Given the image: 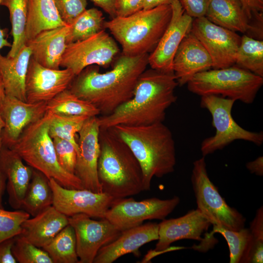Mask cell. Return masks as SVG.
Here are the masks:
<instances>
[{
  "label": "cell",
  "mask_w": 263,
  "mask_h": 263,
  "mask_svg": "<svg viewBox=\"0 0 263 263\" xmlns=\"http://www.w3.org/2000/svg\"><path fill=\"white\" fill-rule=\"evenodd\" d=\"M47 112L63 115H82L88 117L100 114L98 109L67 89L47 103Z\"/></svg>",
  "instance_id": "29"
},
{
  "label": "cell",
  "mask_w": 263,
  "mask_h": 263,
  "mask_svg": "<svg viewBox=\"0 0 263 263\" xmlns=\"http://www.w3.org/2000/svg\"><path fill=\"white\" fill-rule=\"evenodd\" d=\"M187 84L190 92L201 96L219 95L251 104L263 84V77L233 65L199 72Z\"/></svg>",
  "instance_id": "7"
},
{
  "label": "cell",
  "mask_w": 263,
  "mask_h": 263,
  "mask_svg": "<svg viewBox=\"0 0 263 263\" xmlns=\"http://www.w3.org/2000/svg\"><path fill=\"white\" fill-rule=\"evenodd\" d=\"M185 12L192 18L205 16L209 0H179Z\"/></svg>",
  "instance_id": "41"
},
{
  "label": "cell",
  "mask_w": 263,
  "mask_h": 263,
  "mask_svg": "<svg viewBox=\"0 0 263 263\" xmlns=\"http://www.w3.org/2000/svg\"><path fill=\"white\" fill-rule=\"evenodd\" d=\"M119 51L115 39L103 29L85 39L68 44L60 67L71 69L76 75L91 65L108 66Z\"/></svg>",
  "instance_id": "11"
},
{
  "label": "cell",
  "mask_w": 263,
  "mask_h": 263,
  "mask_svg": "<svg viewBox=\"0 0 263 263\" xmlns=\"http://www.w3.org/2000/svg\"><path fill=\"white\" fill-rule=\"evenodd\" d=\"M95 5L103 9L113 19L116 17L115 4L116 0H90Z\"/></svg>",
  "instance_id": "45"
},
{
  "label": "cell",
  "mask_w": 263,
  "mask_h": 263,
  "mask_svg": "<svg viewBox=\"0 0 263 263\" xmlns=\"http://www.w3.org/2000/svg\"><path fill=\"white\" fill-rule=\"evenodd\" d=\"M102 12L95 8L86 9L69 24L67 44L85 39L104 29Z\"/></svg>",
  "instance_id": "32"
},
{
  "label": "cell",
  "mask_w": 263,
  "mask_h": 263,
  "mask_svg": "<svg viewBox=\"0 0 263 263\" xmlns=\"http://www.w3.org/2000/svg\"><path fill=\"white\" fill-rule=\"evenodd\" d=\"M191 32L209 55L213 69L235 65L241 37L236 32L217 25L205 16L193 20Z\"/></svg>",
  "instance_id": "12"
},
{
  "label": "cell",
  "mask_w": 263,
  "mask_h": 263,
  "mask_svg": "<svg viewBox=\"0 0 263 263\" xmlns=\"http://www.w3.org/2000/svg\"><path fill=\"white\" fill-rule=\"evenodd\" d=\"M170 5V22L148 58L151 69L165 72H173V57L182 40L190 32L193 20L185 12L179 0H174Z\"/></svg>",
  "instance_id": "17"
},
{
  "label": "cell",
  "mask_w": 263,
  "mask_h": 263,
  "mask_svg": "<svg viewBox=\"0 0 263 263\" xmlns=\"http://www.w3.org/2000/svg\"><path fill=\"white\" fill-rule=\"evenodd\" d=\"M6 177L0 169V208H3L2 196L5 188Z\"/></svg>",
  "instance_id": "48"
},
{
  "label": "cell",
  "mask_w": 263,
  "mask_h": 263,
  "mask_svg": "<svg viewBox=\"0 0 263 263\" xmlns=\"http://www.w3.org/2000/svg\"><path fill=\"white\" fill-rule=\"evenodd\" d=\"M127 144L141 166L144 191L153 177L172 173L176 163L175 142L163 122L142 126L118 125L111 128Z\"/></svg>",
  "instance_id": "3"
},
{
  "label": "cell",
  "mask_w": 263,
  "mask_h": 263,
  "mask_svg": "<svg viewBox=\"0 0 263 263\" xmlns=\"http://www.w3.org/2000/svg\"><path fill=\"white\" fill-rule=\"evenodd\" d=\"M98 117L88 118L78 132L77 156L75 174L80 179L83 188L95 192H102L97 164L100 154Z\"/></svg>",
  "instance_id": "16"
},
{
  "label": "cell",
  "mask_w": 263,
  "mask_h": 263,
  "mask_svg": "<svg viewBox=\"0 0 263 263\" xmlns=\"http://www.w3.org/2000/svg\"><path fill=\"white\" fill-rule=\"evenodd\" d=\"M83 213L68 217L74 229L78 263H93L98 251L114 241L121 231L108 220L97 221Z\"/></svg>",
  "instance_id": "13"
},
{
  "label": "cell",
  "mask_w": 263,
  "mask_h": 263,
  "mask_svg": "<svg viewBox=\"0 0 263 263\" xmlns=\"http://www.w3.org/2000/svg\"><path fill=\"white\" fill-rule=\"evenodd\" d=\"M53 191V206L68 217L83 213L103 219L114 199L104 192L64 188L53 178L49 179Z\"/></svg>",
  "instance_id": "14"
},
{
  "label": "cell",
  "mask_w": 263,
  "mask_h": 263,
  "mask_svg": "<svg viewBox=\"0 0 263 263\" xmlns=\"http://www.w3.org/2000/svg\"><path fill=\"white\" fill-rule=\"evenodd\" d=\"M158 239L153 250L145 255L141 263H147L154 256L173 250V243L183 239L202 241V234L212 225L210 221L197 208L188 211L176 218L164 219L159 224Z\"/></svg>",
  "instance_id": "15"
},
{
  "label": "cell",
  "mask_w": 263,
  "mask_h": 263,
  "mask_svg": "<svg viewBox=\"0 0 263 263\" xmlns=\"http://www.w3.org/2000/svg\"><path fill=\"white\" fill-rule=\"evenodd\" d=\"M158 224L148 223L121 231L113 242L98 251L93 263H112L129 253L139 255L144 244L158 239Z\"/></svg>",
  "instance_id": "20"
},
{
  "label": "cell",
  "mask_w": 263,
  "mask_h": 263,
  "mask_svg": "<svg viewBox=\"0 0 263 263\" xmlns=\"http://www.w3.org/2000/svg\"><path fill=\"white\" fill-rule=\"evenodd\" d=\"M97 173L102 192L118 199L144 191L142 170L127 144L112 128H100Z\"/></svg>",
  "instance_id": "4"
},
{
  "label": "cell",
  "mask_w": 263,
  "mask_h": 263,
  "mask_svg": "<svg viewBox=\"0 0 263 263\" xmlns=\"http://www.w3.org/2000/svg\"><path fill=\"white\" fill-rule=\"evenodd\" d=\"M174 0H144L143 9H150L156 7L170 4Z\"/></svg>",
  "instance_id": "47"
},
{
  "label": "cell",
  "mask_w": 263,
  "mask_h": 263,
  "mask_svg": "<svg viewBox=\"0 0 263 263\" xmlns=\"http://www.w3.org/2000/svg\"><path fill=\"white\" fill-rule=\"evenodd\" d=\"M144 2V0H116V17H127L143 9Z\"/></svg>",
  "instance_id": "40"
},
{
  "label": "cell",
  "mask_w": 263,
  "mask_h": 263,
  "mask_svg": "<svg viewBox=\"0 0 263 263\" xmlns=\"http://www.w3.org/2000/svg\"><path fill=\"white\" fill-rule=\"evenodd\" d=\"M66 24L61 18L53 0H28L25 29L27 41L43 31Z\"/></svg>",
  "instance_id": "27"
},
{
  "label": "cell",
  "mask_w": 263,
  "mask_h": 263,
  "mask_svg": "<svg viewBox=\"0 0 263 263\" xmlns=\"http://www.w3.org/2000/svg\"><path fill=\"white\" fill-rule=\"evenodd\" d=\"M88 118L82 115L69 116L52 113L49 126L50 136L52 139L58 137L71 142L75 148L78 155L79 148L75 136Z\"/></svg>",
  "instance_id": "35"
},
{
  "label": "cell",
  "mask_w": 263,
  "mask_h": 263,
  "mask_svg": "<svg viewBox=\"0 0 263 263\" xmlns=\"http://www.w3.org/2000/svg\"><path fill=\"white\" fill-rule=\"evenodd\" d=\"M12 252L18 263H53L48 254L18 235L14 238Z\"/></svg>",
  "instance_id": "36"
},
{
  "label": "cell",
  "mask_w": 263,
  "mask_h": 263,
  "mask_svg": "<svg viewBox=\"0 0 263 263\" xmlns=\"http://www.w3.org/2000/svg\"><path fill=\"white\" fill-rule=\"evenodd\" d=\"M53 202V191L49 179L40 172L33 171L21 208L34 216L47 207L52 206Z\"/></svg>",
  "instance_id": "28"
},
{
  "label": "cell",
  "mask_w": 263,
  "mask_h": 263,
  "mask_svg": "<svg viewBox=\"0 0 263 263\" xmlns=\"http://www.w3.org/2000/svg\"><path fill=\"white\" fill-rule=\"evenodd\" d=\"M0 5L6 7L9 12L13 41L7 56L13 57L26 45L27 42L25 29L28 0H1Z\"/></svg>",
  "instance_id": "30"
},
{
  "label": "cell",
  "mask_w": 263,
  "mask_h": 263,
  "mask_svg": "<svg viewBox=\"0 0 263 263\" xmlns=\"http://www.w3.org/2000/svg\"><path fill=\"white\" fill-rule=\"evenodd\" d=\"M31 51L26 45L13 57L0 53V73L6 95L26 101L25 80Z\"/></svg>",
  "instance_id": "26"
},
{
  "label": "cell",
  "mask_w": 263,
  "mask_h": 263,
  "mask_svg": "<svg viewBox=\"0 0 263 263\" xmlns=\"http://www.w3.org/2000/svg\"><path fill=\"white\" fill-rule=\"evenodd\" d=\"M235 65L263 77V41L244 35Z\"/></svg>",
  "instance_id": "33"
},
{
  "label": "cell",
  "mask_w": 263,
  "mask_h": 263,
  "mask_svg": "<svg viewBox=\"0 0 263 263\" xmlns=\"http://www.w3.org/2000/svg\"><path fill=\"white\" fill-rule=\"evenodd\" d=\"M212 225L213 229L209 234L220 233L227 242L229 250V263H245L252 241L249 229L244 227L239 230H232Z\"/></svg>",
  "instance_id": "34"
},
{
  "label": "cell",
  "mask_w": 263,
  "mask_h": 263,
  "mask_svg": "<svg viewBox=\"0 0 263 263\" xmlns=\"http://www.w3.org/2000/svg\"><path fill=\"white\" fill-rule=\"evenodd\" d=\"M63 21L70 24L86 9L87 0H53Z\"/></svg>",
  "instance_id": "39"
},
{
  "label": "cell",
  "mask_w": 263,
  "mask_h": 263,
  "mask_svg": "<svg viewBox=\"0 0 263 263\" xmlns=\"http://www.w3.org/2000/svg\"><path fill=\"white\" fill-rule=\"evenodd\" d=\"M172 67L178 85L181 86L196 74L212 68V62L204 46L190 31L179 45Z\"/></svg>",
  "instance_id": "21"
},
{
  "label": "cell",
  "mask_w": 263,
  "mask_h": 263,
  "mask_svg": "<svg viewBox=\"0 0 263 263\" xmlns=\"http://www.w3.org/2000/svg\"><path fill=\"white\" fill-rule=\"evenodd\" d=\"M246 16L251 21L263 16V0H239Z\"/></svg>",
  "instance_id": "43"
},
{
  "label": "cell",
  "mask_w": 263,
  "mask_h": 263,
  "mask_svg": "<svg viewBox=\"0 0 263 263\" xmlns=\"http://www.w3.org/2000/svg\"><path fill=\"white\" fill-rule=\"evenodd\" d=\"M53 141L58 163L65 170L75 174L77 155L75 148L64 139L55 137Z\"/></svg>",
  "instance_id": "38"
},
{
  "label": "cell",
  "mask_w": 263,
  "mask_h": 263,
  "mask_svg": "<svg viewBox=\"0 0 263 263\" xmlns=\"http://www.w3.org/2000/svg\"><path fill=\"white\" fill-rule=\"evenodd\" d=\"M193 165L191 180L197 208L212 225L232 230L244 227L245 217L227 204L209 178L205 157L195 160Z\"/></svg>",
  "instance_id": "8"
},
{
  "label": "cell",
  "mask_w": 263,
  "mask_h": 263,
  "mask_svg": "<svg viewBox=\"0 0 263 263\" xmlns=\"http://www.w3.org/2000/svg\"><path fill=\"white\" fill-rule=\"evenodd\" d=\"M172 16L170 4L142 9L130 16L105 21L108 29L120 44L122 54L135 56L152 52L168 27Z\"/></svg>",
  "instance_id": "5"
},
{
  "label": "cell",
  "mask_w": 263,
  "mask_h": 263,
  "mask_svg": "<svg viewBox=\"0 0 263 263\" xmlns=\"http://www.w3.org/2000/svg\"><path fill=\"white\" fill-rule=\"evenodd\" d=\"M0 169L7 180L9 204L13 208L19 209L21 208L33 170L14 151L3 148L0 152Z\"/></svg>",
  "instance_id": "24"
},
{
  "label": "cell",
  "mask_w": 263,
  "mask_h": 263,
  "mask_svg": "<svg viewBox=\"0 0 263 263\" xmlns=\"http://www.w3.org/2000/svg\"><path fill=\"white\" fill-rule=\"evenodd\" d=\"M68 225V217L52 205L32 218L24 221L21 225L22 231L19 236L43 248Z\"/></svg>",
  "instance_id": "23"
},
{
  "label": "cell",
  "mask_w": 263,
  "mask_h": 263,
  "mask_svg": "<svg viewBox=\"0 0 263 263\" xmlns=\"http://www.w3.org/2000/svg\"><path fill=\"white\" fill-rule=\"evenodd\" d=\"M14 238L7 239L0 243V263H18L12 252Z\"/></svg>",
  "instance_id": "44"
},
{
  "label": "cell",
  "mask_w": 263,
  "mask_h": 263,
  "mask_svg": "<svg viewBox=\"0 0 263 263\" xmlns=\"http://www.w3.org/2000/svg\"><path fill=\"white\" fill-rule=\"evenodd\" d=\"M25 211H8L0 208V243L19 235L23 222L30 218Z\"/></svg>",
  "instance_id": "37"
},
{
  "label": "cell",
  "mask_w": 263,
  "mask_h": 263,
  "mask_svg": "<svg viewBox=\"0 0 263 263\" xmlns=\"http://www.w3.org/2000/svg\"><path fill=\"white\" fill-rule=\"evenodd\" d=\"M149 56L122 54L113 68L105 73L100 72L97 65L88 66L75 76L68 89L93 104L102 116L109 115L132 97L138 80L149 64Z\"/></svg>",
  "instance_id": "1"
},
{
  "label": "cell",
  "mask_w": 263,
  "mask_h": 263,
  "mask_svg": "<svg viewBox=\"0 0 263 263\" xmlns=\"http://www.w3.org/2000/svg\"><path fill=\"white\" fill-rule=\"evenodd\" d=\"M4 127V122L0 113V152L2 148V132Z\"/></svg>",
  "instance_id": "51"
},
{
  "label": "cell",
  "mask_w": 263,
  "mask_h": 263,
  "mask_svg": "<svg viewBox=\"0 0 263 263\" xmlns=\"http://www.w3.org/2000/svg\"><path fill=\"white\" fill-rule=\"evenodd\" d=\"M249 171L258 176L263 175V157L260 156L254 161L249 162L246 164Z\"/></svg>",
  "instance_id": "46"
},
{
  "label": "cell",
  "mask_w": 263,
  "mask_h": 263,
  "mask_svg": "<svg viewBox=\"0 0 263 263\" xmlns=\"http://www.w3.org/2000/svg\"><path fill=\"white\" fill-rule=\"evenodd\" d=\"M75 76L70 69L48 68L31 57L25 80L26 102L47 103L68 89Z\"/></svg>",
  "instance_id": "18"
},
{
  "label": "cell",
  "mask_w": 263,
  "mask_h": 263,
  "mask_svg": "<svg viewBox=\"0 0 263 263\" xmlns=\"http://www.w3.org/2000/svg\"><path fill=\"white\" fill-rule=\"evenodd\" d=\"M205 16L223 28L254 36L251 21L239 0H209Z\"/></svg>",
  "instance_id": "25"
},
{
  "label": "cell",
  "mask_w": 263,
  "mask_h": 263,
  "mask_svg": "<svg viewBox=\"0 0 263 263\" xmlns=\"http://www.w3.org/2000/svg\"><path fill=\"white\" fill-rule=\"evenodd\" d=\"M51 115L46 112L41 118L27 127L8 148L48 179L53 178L66 188L84 189L80 179L58 163L53 139L49 133Z\"/></svg>",
  "instance_id": "6"
},
{
  "label": "cell",
  "mask_w": 263,
  "mask_h": 263,
  "mask_svg": "<svg viewBox=\"0 0 263 263\" xmlns=\"http://www.w3.org/2000/svg\"><path fill=\"white\" fill-rule=\"evenodd\" d=\"M178 85L173 72L151 68L145 70L138 80L132 97L112 113L98 117L100 128L163 122L167 110L176 101L174 92Z\"/></svg>",
  "instance_id": "2"
},
{
  "label": "cell",
  "mask_w": 263,
  "mask_h": 263,
  "mask_svg": "<svg viewBox=\"0 0 263 263\" xmlns=\"http://www.w3.org/2000/svg\"><path fill=\"white\" fill-rule=\"evenodd\" d=\"M11 44L5 38L4 31L0 28V50L4 47H10Z\"/></svg>",
  "instance_id": "49"
},
{
  "label": "cell",
  "mask_w": 263,
  "mask_h": 263,
  "mask_svg": "<svg viewBox=\"0 0 263 263\" xmlns=\"http://www.w3.org/2000/svg\"><path fill=\"white\" fill-rule=\"evenodd\" d=\"M47 102L28 103L6 95L0 105V113L4 122L2 144L10 147L25 129L46 113Z\"/></svg>",
  "instance_id": "19"
},
{
  "label": "cell",
  "mask_w": 263,
  "mask_h": 263,
  "mask_svg": "<svg viewBox=\"0 0 263 263\" xmlns=\"http://www.w3.org/2000/svg\"><path fill=\"white\" fill-rule=\"evenodd\" d=\"M174 196L168 199L156 197L137 201L133 198L114 199L104 218L120 231L143 224L148 220H164L180 203Z\"/></svg>",
  "instance_id": "10"
},
{
  "label": "cell",
  "mask_w": 263,
  "mask_h": 263,
  "mask_svg": "<svg viewBox=\"0 0 263 263\" xmlns=\"http://www.w3.org/2000/svg\"><path fill=\"white\" fill-rule=\"evenodd\" d=\"M249 230L252 236V242L263 244V207L256 211L255 216L250 223Z\"/></svg>",
  "instance_id": "42"
},
{
  "label": "cell",
  "mask_w": 263,
  "mask_h": 263,
  "mask_svg": "<svg viewBox=\"0 0 263 263\" xmlns=\"http://www.w3.org/2000/svg\"><path fill=\"white\" fill-rule=\"evenodd\" d=\"M42 248L48 254L53 263H79L75 231L69 224Z\"/></svg>",
  "instance_id": "31"
},
{
  "label": "cell",
  "mask_w": 263,
  "mask_h": 263,
  "mask_svg": "<svg viewBox=\"0 0 263 263\" xmlns=\"http://www.w3.org/2000/svg\"><path fill=\"white\" fill-rule=\"evenodd\" d=\"M70 25L43 31L26 45L31 51V57L42 66L53 69H59L67 47V37Z\"/></svg>",
  "instance_id": "22"
},
{
  "label": "cell",
  "mask_w": 263,
  "mask_h": 263,
  "mask_svg": "<svg viewBox=\"0 0 263 263\" xmlns=\"http://www.w3.org/2000/svg\"><path fill=\"white\" fill-rule=\"evenodd\" d=\"M6 96L3 80L0 73V105Z\"/></svg>",
  "instance_id": "50"
},
{
  "label": "cell",
  "mask_w": 263,
  "mask_h": 263,
  "mask_svg": "<svg viewBox=\"0 0 263 263\" xmlns=\"http://www.w3.org/2000/svg\"><path fill=\"white\" fill-rule=\"evenodd\" d=\"M235 100L219 95L201 96L200 105L211 115L215 129L213 136L204 139L201 145L203 156L222 150L234 141L243 140L260 146L263 142V132H251L241 127L233 119L231 111Z\"/></svg>",
  "instance_id": "9"
}]
</instances>
